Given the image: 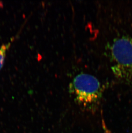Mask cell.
Here are the masks:
<instances>
[{
	"instance_id": "1",
	"label": "cell",
	"mask_w": 132,
	"mask_h": 133,
	"mask_svg": "<svg viewBox=\"0 0 132 133\" xmlns=\"http://www.w3.org/2000/svg\"><path fill=\"white\" fill-rule=\"evenodd\" d=\"M70 92L76 103L85 109L95 108L102 96V87L98 80L87 74L75 77L70 86Z\"/></svg>"
},
{
	"instance_id": "2",
	"label": "cell",
	"mask_w": 132,
	"mask_h": 133,
	"mask_svg": "<svg viewBox=\"0 0 132 133\" xmlns=\"http://www.w3.org/2000/svg\"><path fill=\"white\" fill-rule=\"evenodd\" d=\"M111 52L116 63L114 72L132 75V38L123 37L116 39L112 43Z\"/></svg>"
},
{
	"instance_id": "3",
	"label": "cell",
	"mask_w": 132,
	"mask_h": 133,
	"mask_svg": "<svg viewBox=\"0 0 132 133\" xmlns=\"http://www.w3.org/2000/svg\"><path fill=\"white\" fill-rule=\"evenodd\" d=\"M13 41V39H11L10 42L0 46V70L3 66L7 52L11 46L12 42Z\"/></svg>"
}]
</instances>
